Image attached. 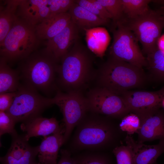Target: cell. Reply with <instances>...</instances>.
Instances as JSON below:
<instances>
[{"label": "cell", "mask_w": 164, "mask_h": 164, "mask_svg": "<svg viewBox=\"0 0 164 164\" xmlns=\"http://www.w3.org/2000/svg\"><path fill=\"white\" fill-rule=\"evenodd\" d=\"M41 164V163H40L39 162V163H34V164Z\"/></svg>", "instance_id": "cell-38"}, {"label": "cell", "mask_w": 164, "mask_h": 164, "mask_svg": "<svg viewBox=\"0 0 164 164\" xmlns=\"http://www.w3.org/2000/svg\"></svg>", "instance_id": "cell-40"}, {"label": "cell", "mask_w": 164, "mask_h": 164, "mask_svg": "<svg viewBox=\"0 0 164 164\" xmlns=\"http://www.w3.org/2000/svg\"><path fill=\"white\" fill-rule=\"evenodd\" d=\"M61 157L57 164H74V160L69 151L61 149Z\"/></svg>", "instance_id": "cell-34"}, {"label": "cell", "mask_w": 164, "mask_h": 164, "mask_svg": "<svg viewBox=\"0 0 164 164\" xmlns=\"http://www.w3.org/2000/svg\"><path fill=\"white\" fill-rule=\"evenodd\" d=\"M47 0H20L16 16L35 26L50 15Z\"/></svg>", "instance_id": "cell-16"}, {"label": "cell", "mask_w": 164, "mask_h": 164, "mask_svg": "<svg viewBox=\"0 0 164 164\" xmlns=\"http://www.w3.org/2000/svg\"><path fill=\"white\" fill-rule=\"evenodd\" d=\"M123 10L125 18L127 20L134 19L148 12L151 9L149 4L150 0H121Z\"/></svg>", "instance_id": "cell-25"}, {"label": "cell", "mask_w": 164, "mask_h": 164, "mask_svg": "<svg viewBox=\"0 0 164 164\" xmlns=\"http://www.w3.org/2000/svg\"><path fill=\"white\" fill-rule=\"evenodd\" d=\"M75 3L73 0H47V5L50 15H55L68 12Z\"/></svg>", "instance_id": "cell-32"}, {"label": "cell", "mask_w": 164, "mask_h": 164, "mask_svg": "<svg viewBox=\"0 0 164 164\" xmlns=\"http://www.w3.org/2000/svg\"><path fill=\"white\" fill-rule=\"evenodd\" d=\"M79 29L72 21L63 31L47 40L43 50L58 62L79 38Z\"/></svg>", "instance_id": "cell-12"}, {"label": "cell", "mask_w": 164, "mask_h": 164, "mask_svg": "<svg viewBox=\"0 0 164 164\" xmlns=\"http://www.w3.org/2000/svg\"><path fill=\"white\" fill-rule=\"evenodd\" d=\"M40 40L37 35L35 26L16 17L0 45V57L9 64L19 62L37 50Z\"/></svg>", "instance_id": "cell-5"}, {"label": "cell", "mask_w": 164, "mask_h": 164, "mask_svg": "<svg viewBox=\"0 0 164 164\" xmlns=\"http://www.w3.org/2000/svg\"><path fill=\"white\" fill-rule=\"evenodd\" d=\"M68 12L71 20L80 30H84L101 26H108L110 21L101 19L80 6L75 2Z\"/></svg>", "instance_id": "cell-20"}, {"label": "cell", "mask_w": 164, "mask_h": 164, "mask_svg": "<svg viewBox=\"0 0 164 164\" xmlns=\"http://www.w3.org/2000/svg\"><path fill=\"white\" fill-rule=\"evenodd\" d=\"M157 46L159 50L164 52V34L159 37L157 42Z\"/></svg>", "instance_id": "cell-35"}, {"label": "cell", "mask_w": 164, "mask_h": 164, "mask_svg": "<svg viewBox=\"0 0 164 164\" xmlns=\"http://www.w3.org/2000/svg\"><path fill=\"white\" fill-rule=\"evenodd\" d=\"M53 104L52 98L43 96L36 90L21 83L11 106L6 111L16 123L23 122L40 116Z\"/></svg>", "instance_id": "cell-6"}, {"label": "cell", "mask_w": 164, "mask_h": 164, "mask_svg": "<svg viewBox=\"0 0 164 164\" xmlns=\"http://www.w3.org/2000/svg\"><path fill=\"white\" fill-rule=\"evenodd\" d=\"M58 63L43 50L35 51L19 62L17 70L22 83L50 95L56 88Z\"/></svg>", "instance_id": "cell-4"}, {"label": "cell", "mask_w": 164, "mask_h": 164, "mask_svg": "<svg viewBox=\"0 0 164 164\" xmlns=\"http://www.w3.org/2000/svg\"><path fill=\"white\" fill-rule=\"evenodd\" d=\"M119 126L122 131L131 135L137 132L140 127V121L137 115L132 113L122 118Z\"/></svg>", "instance_id": "cell-29"}, {"label": "cell", "mask_w": 164, "mask_h": 164, "mask_svg": "<svg viewBox=\"0 0 164 164\" xmlns=\"http://www.w3.org/2000/svg\"><path fill=\"white\" fill-rule=\"evenodd\" d=\"M20 128L25 133L23 136L27 141L32 137H45L62 131L56 118H47L40 116L22 122Z\"/></svg>", "instance_id": "cell-17"}, {"label": "cell", "mask_w": 164, "mask_h": 164, "mask_svg": "<svg viewBox=\"0 0 164 164\" xmlns=\"http://www.w3.org/2000/svg\"><path fill=\"white\" fill-rule=\"evenodd\" d=\"M91 112L89 115L87 114L76 126L73 147L79 149H96L114 145L121 133L119 126L110 117Z\"/></svg>", "instance_id": "cell-2"}, {"label": "cell", "mask_w": 164, "mask_h": 164, "mask_svg": "<svg viewBox=\"0 0 164 164\" xmlns=\"http://www.w3.org/2000/svg\"><path fill=\"white\" fill-rule=\"evenodd\" d=\"M16 123L14 119L6 111H0V136L6 133L9 134L12 137L18 134L15 129Z\"/></svg>", "instance_id": "cell-28"}, {"label": "cell", "mask_w": 164, "mask_h": 164, "mask_svg": "<svg viewBox=\"0 0 164 164\" xmlns=\"http://www.w3.org/2000/svg\"><path fill=\"white\" fill-rule=\"evenodd\" d=\"M121 96L129 113L139 118L160 108L164 99V87L156 91H128Z\"/></svg>", "instance_id": "cell-11"}, {"label": "cell", "mask_w": 164, "mask_h": 164, "mask_svg": "<svg viewBox=\"0 0 164 164\" xmlns=\"http://www.w3.org/2000/svg\"><path fill=\"white\" fill-rule=\"evenodd\" d=\"M162 106L164 108V99L163 100L162 102Z\"/></svg>", "instance_id": "cell-37"}, {"label": "cell", "mask_w": 164, "mask_h": 164, "mask_svg": "<svg viewBox=\"0 0 164 164\" xmlns=\"http://www.w3.org/2000/svg\"><path fill=\"white\" fill-rule=\"evenodd\" d=\"M20 0L0 1V45L10 30L16 18V12Z\"/></svg>", "instance_id": "cell-22"}, {"label": "cell", "mask_w": 164, "mask_h": 164, "mask_svg": "<svg viewBox=\"0 0 164 164\" xmlns=\"http://www.w3.org/2000/svg\"><path fill=\"white\" fill-rule=\"evenodd\" d=\"M113 41L109 56L140 68L146 67L147 61L133 32L126 26L118 23L112 28Z\"/></svg>", "instance_id": "cell-7"}, {"label": "cell", "mask_w": 164, "mask_h": 164, "mask_svg": "<svg viewBox=\"0 0 164 164\" xmlns=\"http://www.w3.org/2000/svg\"><path fill=\"white\" fill-rule=\"evenodd\" d=\"M86 98L91 112L116 118H123L129 113L122 97L104 88L91 89Z\"/></svg>", "instance_id": "cell-10"}, {"label": "cell", "mask_w": 164, "mask_h": 164, "mask_svg": "<svg viewBox=\"0 0 164 164\" xmlns=\"http://www.w3.org/2000/svg\"><path fill=\"white\" fill-rule=\"evenodd\" d=\"M75 2L102 19L108 21L111 19L110 14L98 0H77Z\"/></svg>", "instance_id": "cell-27"}, {"label": "cell", "mask_w": 164, "mask_h": 164, "mask_svg": "<svg viewBox=\"0 0 164 164\" xmlns=\"http://www.w3.org/2000/svg\"><path fill=\"white\" fill-rule=\"evenodd\" d=\"M146 56V67L149 81L164 82V52L157 46Z\"/></svg>", "instance_id": "cell-24"}, {"label": "cell", "mask_w": 164, "mask_h": 164, "mask_svg": "<svg viewBox=\"0 0 164 164\" xmlns=\"http://www.w3.org/2000/svg\"><path fill=\"white\" fill-rule=\"evenodd\" d=\"M20 81L18 70L12 69L0 57V94L16 91L21 84Z\"/></svg>", "instance_id": "cell-23"}, {"label": "cell", "mask_w": 164, "mask_h": 164, "mask_svg": "<svg viewBox=\"0 0 164 164\" xmlns=\"http://www.w3.org/2000/svg\"><path fill=\"white\" fill-rule=\"evenodd\" d=\"M134 33L142 46L143 53L146 55L157 47L163 23L160 15L151 9L148 12L124 24Z\"/></svg>", "instance_id": "cell-9"}, {"label": "cell", "mask_w": 164, "mask_h": 164, "mask_svg": "<svg viewBox=\"0 0 164 164\" xmlns=\"http://www.w3.org/2000/svg\"><path fill=\"white\" fill-rule=\"evenodd\" d=\"M98 72L99 87L120 96L133 89L143 88L149 81L143 68L109 56Z\"/></svg>", "instance_id": "cell-3"}, {"label": "cell", "mask_w": 164, "mask_h": 164, "mask_svg": "<svg viewBox=\"0 0 164 164\" xmlns=\"http://www.w3.org/2000/svg\"><path fill=\"white\" fill-rule=\"evenodd\" d=\"M163 5H164V2H163Z\"/></svg>", "instance_id": "cell-39"}, {"label": "cell", "mask_w": 164, "mask_h": 164, "mask_svg": "<svg viewBox=\"0 0 164 164\" xmlns=\"http://www.w3.org/2000/svg\"><path fill=\"white\" fill-rule=\"evenodd\" d=\"M138 142L164 139V112L160 108L139 118Z\"/></svg>", "instance_id": "cell-13"}, {"label": "cell", "mask_w": 164, "mask_h": 164, "mask_svg": "<svg viewBox=\"0 0 164 164\" xmlns=\"http://www.w3.org/2000/svg\"><path fill=\"white\" fill-rule=\"evenodd\" d=\"M71 20L68 12L50 15L35 26L37 35L41 40L50 39L63 31Z\"/></svg>", "instance_id": "cell-18"}, {"label": "cell", "mask_w": 164, "mask_h": 164, "mask_svg": "<svg viewBox=\"0 0 164 164\" xmlns=\"http://www.w3.org/2000/svg\"><path fill=\"white\" fill-rule=\"evenodd\" d=\"M73 158L74 164H110L105 156L96 153H88Z\"/></svg>", "instance_id": "cell-30"}, {"label": "cell", "mask_w": 164, "mask_h": 164, "mask_svg": "<svg viewBox=\"0 0 164 164\" xmlns=\"http://www.w3.org/2000/svg\"><path fill=\"white\" fill-rule=\"evenodd\" d=\"M11 146L6 155L0 158L2 164H33L39 153V146L30 145L23 136L13 137Z\"/></svg>", "instance_id": "cell-14"}, {"label": "cell", "mask_w": 164, "mask_h": 164, "mask_svg": "<svg viewBox=\"0 0 164 164\" xmlns=\"http://www.w3.org/2000/svg\"><path fill=\"white\" fill-rule=\"evenodd\" d=\"M84 30L88 48L96 56L102 57L110 40L107 30L104 28L98 27Z\"/></svg>", "instance_id": "cell-21"}, {"label": "cell", "mask_w": 164, "mask_h": 164, "mask_svg": "<svg viewBox=\"0 0 164 164\" xmlns=\"http://www.w3.org/2000/svg\"><path fill=\"white\" fill-rule=\"evenodd\" d=\"M106 9L111 17L112 26L118 23H123L125 18L121 0H98Z\"/></svg>", "instance_id": "cell-26"}, {"label": "cell", "mask_w": 164, "mask_h": 164, "mask_svg": "<svg viewBox=\"0 0 164 164\" xmlns=\"http://www.w3.org/2000/svg\"><path fill=\"white\" fill-rule=\"evenodd\" d=\"M117 164H134L132 152L127 145L117 146L113 149Z\"/></svg>", "instance_id": "cell-31"}, {"label": "cell", "mask_w": 164, "mask_h": 164, "mask_svg": "<svg viewBox=\"0 0 164 164\" xmlns=\"http://www.w3.org/2000/svg\"><path fill=\"white\" fill-rule=\"evenodd\" d=\"M94 54L80 40L62 57L57 69L60 85L66 92L80 91L90 79Z\"/></svg>", "instance_id": "cell-1"}, {"label": "cell", "mask_w": 164, "mask_h": 164, "mask_svg": "<svg viewBox=\"0 0 164 164\" xmlns=\"http://www.w3.org/2000/svg\"><path fill=\"white\" fill-rule=\"evenodd\" d=\"M130 135H127L125 140L132 152L134 164H157V159L164 152V139L156 145H148L138 142Z\"/></svg>", "instance_id": "cell-15"}, {"label": "cell", "mask_w": 164, "mask_h": 164, "mask_svg": "<svg viewBox=\"0 0 164 164\" xmlns=\"http://www.w3.org/2000/svg\"><path fill=\"white\" fill-rule=\"evenodd\" d=\"M52 100L53 104L59 108L63 115L65 125L64 143L69 138L74 128L89 111L87 101L80 91L64 93L60 90L57 91Z\"/></svg>", "instance_id": "cell-8"}, {"label": "cell", "mask_w": 164, "mask_h": 164, "mask_svg": "<svg viewBox=\"0 0 164 164\" xmlns=\"http://www.w3.org/2000/svg\"><path fill=\"white\" fill-rule=\"evenodd\" d=\"M156 11L160 15L162 20L164 26V5L156 10Z\"/></svg>", "instance_id": "cell-36"}, {"label": "cell", "mask_w": 164, "mask_h": 164, "mask_svg": "<svg viewBox=\"0 0 164 164\" xmlns=\"http://www.w3.org/2000/svg\"><path fill=\"white\" fill-rule=\"evenodd\" d=\"M62 132L45 136L39 146L38 158L42 164H57L60 148L64 144Z\"/></svg>", "instance_id": "cell-19"}, {"label": "cell", "mask_w": 164, "mask_h": 164, "mask_svg": "<svg viewBox=\"0 0 164 164\" xmlns=\"http://www.w3.org/2000/svg\"><path fill=\"white\" fill-rule=\"evenodd\" d=\"M16 92L0 94V111H6L9 108L13 101Z\"/></svg>", "instance_id": "cell-33"}]
</instances>
